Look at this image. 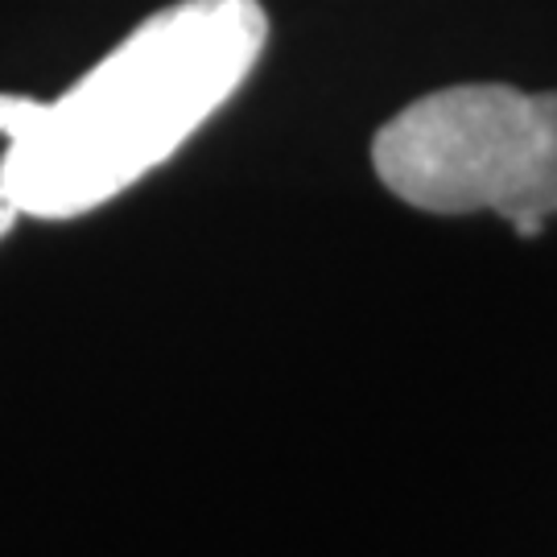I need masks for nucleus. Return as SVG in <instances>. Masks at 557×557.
I'll return each mask as SVG.
<instances>
[{
  "mask_svg": "<svg viewBox=\"0 0 557 557\" xmlns=\"http://www.w3.org/2000/svg\"><path fill=\"white\" fill-rule=\"evenodd\" d=\"M269 41L257 0H178L38 103L0 158L21 215L66 220L170 161L252 75Z\"/></svg>",
  "mask_w": 557,
  "mask_h": 557,
  "instance_id": "nucleus-1",
  "label": "nucleus"
},
{
  "mask_svg": "<svg viewBox=\"0 0 557 557\" xmlns=\"http://www.w3.org/2000/svg\"><path fill=\"white\" fill-rule=\"evenodd\" d=\"M400 202L434 215H499L520 236L557 215V91L458 83L400 108L372 140Z\"/></svg>",
  "mask_w": 557,
  "mask_h": 557,
  "instance_id": "nucleus-2",
  "label": "nucleus"
},
{
  "mask_svg": "<svg viewBox=\"0 0 557 557\" xmlns=\"http://www.w3.org/2000/svg\"><path fill=\"white\" fill-rule=\"evenodd\" d=\"M17 215H21V207H17V199L9 195V186H4V178H0V236L17 223Z\"/></svg>",
  "mask_w": 557,
  "mask_h": 557,
  "instance_id": "nucleus-4",
  "label": "nucleus"
},
{
  "mask_svg": "<svg viewBox=\"0 0 557 557\" xmlns=\"http://www.w3.org/2000/svg\"><path fill=\"white\" fill-rule=\"evenodd\" d=\"M34 108H38V100H29V96H0V137H17L25 120L34 116Z\"/></svg>",
  "mask_w": 557,
  "mask_h": 557,
  "instance_id": "nucleus-3",
  "label": "nucleus"
}]
</instances>
